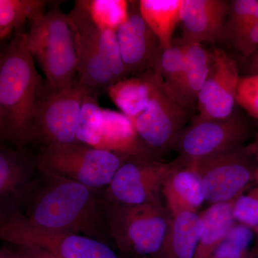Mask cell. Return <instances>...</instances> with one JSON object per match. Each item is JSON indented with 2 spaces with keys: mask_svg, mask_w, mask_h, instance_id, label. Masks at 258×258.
<instances>
[{
  "mask_svg": "<svg viewBox=\"0 0 258 258\" xmlns=\"http://www.w3.org/2000/svg\"><path fill=\"white\" fill-rule=\"evenodd\" d=\"M0 258H23L11 245L0 248Z\"/></svg>",
  "mask_w": 258,
  "mask_h": 258,
  "instance_id": "e575fe53",
  "label": "cell"
},
{
  "mask_svg": "<svg viewBox=\"0 0 258 258\" xmlns=\"http://www.w3.org/2000/svg\"><path fill=\"white\" fill-rule=\"evenodd\" d=\"M93 23L103 30L116 32L128 20L129 3L125 0H83Z\"/></svg>",
  "mask_w": 258,
  "mask_h": 258,
  "instance_id": "4316f807",
  "label": "cell"
},
{
  "mask_svg": "<svg viewBox=\"0 0 258 258\" xmlns=\"http://www.w3.org/2000/svg\"><path fill=\"white\" fill-rule=\"evenodd\" d=\"M250 69L253 74H258V51L251 56Z\"/></svg>",
  "mask_w": 258,
  "mask_h": 258,
  "instance_id": "d590c367",
  "label": "cell"
},
{
  "mask_svg": "<svg viewBox=\"0 0 258 258\" xmlns=\"http://www.w3.org/2000/svg\"><path fill=\"white\" fill-rule=\"evenodd\" d=\"M26 33L30 53L40 64L51 91L67 87L78 73L75 32L69 15L59 8L42 12L30 20Z\"/></svg>",
  "mask_w": 258,
  "mask_h": 258,
  "instance_id": "3957f363",
  "label": "cell"
},
{
  "mask_svg": "<svg viewBox=\"0 0 258 258\" xmlns=\"http://www.w3.org/2000/svg\"><path fill=\"white\" fill-rule=\"evenodd\" d=\"M236 102L251 116L258 119V74L240 78Z\"/></svg>",
  "mask_w": 258,
  "mask_h": 258,
  "instance_id": "4dcf8cb0",
  "label": "cell"
},
{
  "mask_svg": "<svg viewBox=\"0 0 258 258\" xmlns=\"http://www.w3.org/2000/svg\"><path fill=\"white\" fill-rule=\"evenodd\" d=\"M182 0H141L140 15L155 34L161 49L172 45V37L181 20Z\"/></svg>",
  "mask_w": 258,
  "mask_h": 258,
  "instance_id": "44dd1931",
  "label": "cell"
},
{
  "mask_svg": "<svg viewBox=\"0 0 258 258\" xmlns=\"http://www.w3.org/2000/svg\"><path fill=\"white\" fill-rule=\"evenodd\" d=\"M229 40L242 55L251 57L258 51V23L240 30Z\"/></svg>",
  "mask_w": 258,
  "mask_h": 258,
  "instance_id": "1f68e13d",
  "label": "cell"
},
{
  "mask_svg": "<svg viewBox=\"0 0 258 258\" xmlns=\"http://www.w3.org/2000/svg\"><path fill=\"white\" fill-rule=\"evenodd\" d=\"M172 163L153 158H134L120 166L103 189L107 202L125 205L159 203L163 181Z\"/></svg>",
  "mask_w": 258,
  "mask_h": 258,
  "instance_id": "7c38bea8",
  "label": "cell"
},
{
  "mask_svg": "<svg viewBox=\"0 0 258 258\" xmlns=\"http://www.w3.org/2000/svg\"><path fill=\"white\" fill-rule=\"evenodd\" d=\"M47 3L45 0H0V42L43 12Z\"/></svg>",
  "mask_w": 258,
  "mask_h": 258,
  "instance_id": "484cf974",
  "label": "cell"
},
{
  "mask_svg": "<svg viewBox=\"0 0 258 258\" xmlns=\"http://www.w3.org/2000/svg\"><path fill=\"white\" fill-rule=\"evenodd\" d=\"M185 42L172 44L169 48L160 49L153 67L162 80L167 92L176 100L185 69Z\"/></svg>",
  "mask_w": 258,
  "mask_h": 258,
  "instance_id": "d4e9b609",
  "label": "cell"
},
{
  "mask_svg": "<svg viewBox=\"0 0 258 258\" xmlns=\"http://www.w3.org/2000/svg\"><path fill=\"white\" fill-rule=\"evenodd\" d=\"M103 189L40 170L19 211L37 227L87 236L108 244Z\"/></svg>",
  "mask_w": 258,
  "mask_h": 258,
  "instance_id": "6da1fadb",
  "label": "cell"
},
{
  "mask_svg": "<svg viewBox=\"0 0 258 258\" xmlns=\"http://www.w3.org/2000/svg\"><path fill=\"white\" fill-rule=\"evenodd\" d=\"M6 141H9V133L5 121L4 115L0 108V144H3Z\"/></svg>",
  "mask_w": 258,
  "mask_h": 258,
  "instance_id": "836d02e7",
  "label": "cell"
},
{
  "mask_svg": "<svg viewBox=\"0 0 258 258\" xmlns=\"http://www.w3.org/2000/svg\"><path fill=\"white\" fill-rule=\"evenodd\" d=\"M128 159L78 142L44 146L37 156L40 170L101 190L109 185Z\"/></svg>",
  "mask_w": 258,
  "mask_h": 258,
  "instance_id": "5b68a950",
  "label": "cell"
},
{
  "mask_svg": "<svg viewBox=\"0 0 258 258\" xmlns=\"http://www.w3.org/2000/svg\"><path fill=\"white\" fill-rule=\"evenodd\" d=\"M185 42V69L176 101L186 108H192L198 103L199 93L206 81L212 62V52L202 44Z\"/></svg>",
  "mask_w": 258,
  "mask_h": 258,
  "instance_id": "ffe728a7",
  "label": "cell"
},
{
  "mask_svg": "<svg viewBox=\"0 0 258 258\" xmlns=\"http://www.w3.org/2000/svg\"><path fill=\"white\" fill-rule=\"evenodd\" d=\"M37 171V156L0 144V215L19 210Z\"/></svg>",
  "mask_w": 258,
  "mask_h": 258,
  "instance_id": "5bb4252c",
  "label": "cell"
},
{
  "mask_svg": "<svg viewBox=\"0 0 258 258\" xmlns=\"http://www.w3.org/2000/svg\"><path fill=\"white\" fill-rule=\"evenodd\" d=\"M45 86L29 50L26 33L19 32L0 53V108L10 142L16 147L32 142L35 111Z\"/></svg>",
  "mask_w": 258,
  "mask_h": 258,
  "instance_id": "7a4b0ae2",
  "label": "cell"
},
{
  "mask_svg": "<svg viewBox=\"0 0 258 258\" xmlns=\"http://www.w3.org/2000/svg\"><path fill=\"white\" fill-rule=\"evenodd\" d=\"M203 229V220L195 212L171 216L160 248L152 258H195Z\"/></svg>",
  "mask_w": 258,
  "mask_h": 258,
  "instance_id": "ac0fdd59",
  "label": "cell"
},
{
  "mask_svg": "<svg viewBox=\"0 0 258 258\" xmlns=\"http://www.w3.org/2000/svg\"><path fill=\"white\" fill-rule=\"evenodd\" d=\"M161 192L171 216L183 212L197 213L205 201L203 181L198 173L181 159L179 162L172 163L163 181Z\"/></svg>",
  "mask_w": 258,
  "mask_h": 258,
  "instance_id": "e0dca14e",
  "label": "cell"
},
{
  "mask_svg": "<svg viewBox=\"0 0 258 258\" xmlns=\"http://www.w3.org/2000/svg\"><path fill=\"white\" fill-rule=\"evenodd\" d=\"M254 148V154H255L256 159L258 161V142L257 143L253 144Z\"/></svg>",
  "mask_w": 258,
  "mask_h": 258,
  "instance_id": "8d00e7d4",
  "label": "cell"
},
{
  "mask_svg": "<svg viewBox=\"0 0 258 258\" xmlns=\"http://www.w3.org/2000/svg\"><path fill=\"white\" fill-rule=\"evenodd\" d=\"M253 144L199 159H183L203 181L205 201L213 204L232 201L244 193L253 181Z\"/></svg>",
  "mask_w": 258,
  "mask_h": 258,
  "instance_id": "9c48e42d",
  "label": "cell"
},
{
  "mask_svg": "<svg viewBox=\"0 0 258 258\" xmlns=\"http://www.w3.org/2000/svg\"><path fill=\"white\" fill-rule=\"evenodd\" d=\"M69 15L74 30L90 40L104 58L117 81L123 79L125 70L116 32L101 30L93 23L83 0L76 1Z\"/></svg>",
  "mask_w": 258,
  "mask_h": 258,
  "instance_id": "d6986e66",
  "label": "cell"
},
{
  "mask_svg": "<svg viewBox=\"0 0 258 258\" xmlns=\"http://www.w3.org/2000/svg\"><path fill=\"white\" fill-rule=\"evenodd\" d=\"M107 89L110 98L121 113L134 120L145 110L150 101L152 90L151 74L120 79Z\"/></svg>",
  "mask_w": 258,
  "mask_h": 258,
  "instance_id": "cb8c5ba5",
  "label": "cell"
},
{
  "mask_svg": "<svg viewBox=\"0 0 258 258\" xmlns=\"http://www.w3.org/2000/svg\"><path fill=\"white\" fill-rule=\"evenodd\" d=\"M116 35L126 74L154 66L160 45L139 9L129 10L128 20L118 29Z\"/></svg>",
  "mask_w": 258,
  "mask_h": 258,
  "instance_id": "2e32d148",
  "label": "cell"
},
{
  "mask_svg": "<svg viewBox=\"0 0 258 258\" xmlns=\"http://www.w3.org/2000/svg\"><path fill=\"white\" fill-rule=\"evenodd\" d=\"M256 23H258V0H235L230 3L224 35L230 39L237 32Z\"/></svg>",
  "mask_w": 258,
  "mask_h": 258,
  "instance_id": "f1b7e54d",
  "label": "cell"
},
{
  "mask_svg": "<svg viewBox=\"0 0 258 258\" xmlns=\"http://www.w3.org/2000/svg\"><path fill=\"white\" fill-rule=\"evenodd\" d=\"M232 212L236 222L254 231L258 225V187L247 195L242 193L237 197Z\"/></svg>",
  "mask_w": 258,
  "mask_h": 258,
  "instance_id": "f546056e",
  "label": "cell"
},
{
  "mask_svg": "<svg viewBox=\"0 0 258 258\" xmlns=\"http://www.w3.org/2000/svg\"><path fill=\"white\" fill-rule=\"evenodd\" d=\"M230 6L225 0H182L180 22L184 41L201 44L223 37Z\"/></svg>",
  "mask_w": 258,
  "mask_h": 258,
  "instance_id": "9a60e30c",
  "label": "cell"
},
{
  "mask_svg": "<svg viewBox=\"0 0 258 258\" xmlns=\"http://www.w3.org/2000/svg\"><path fill=\"white\" fill-rule=\"evenodd\" d=\"M254 231L236 222L210 258H251Z\"/></svg>",
  "mask_w": 258,
  "mask_h": 258,
  "instance_id": "83f0119b",
  "label": "cell"
},
{
  "mask_svg": "<svg viewBox=\"0 0 258 258\" xmlns=\"http://www.w3.org/2000/svg\"><path fill=\"white\" fill-rule=\"evenodd\" d=\"M104 201L108 234L122 255L154 257L162 244L171 218L161 202L125 205Z\"/></svg>",
  "mask_w": 258,
  "mask_h": 258,
  "instance_id": "277c9868",
  "label": "cell"
},
{
  "mask_svg": "<svg viewBox=\"0 0 258 258\" xmlns=\"http://www.w3.org/2000/svg\"><path fill=\"white\" fill-rule=\"evenodd\" d=\"M11 246L23 258H61L48 251L35 246Z\"/></svg>",
  "mask_w": 258,
  "mask_h": 258,
  "instance_id": "d6a6232c",
  "label": "cell"
},
{
  "mask_svg": "<svg viewBox=\"0 0 258 258\" xmlns=\"http://www.w3.org/2000/svg\"><path fill=\"white\" fill-rule=\"evenodd\" d=\"M152 90L147 108L133 122L137 134L152 152L174 147L189 117V109L181 105L164 88L160 76L151 74Z\"/></svg>",
  "mask_w": 258,
  "mask_h": 258,
  "instance_id": "30bf717a",
  "label": "cell"
},
{
  "mask_svg": "<svg viewBox=\"0 0 258 258\" xmlns=\"http://www.w3.org/2000/svg\"><path fill=\"white\" fill-rule=\"evenodd\" d=\"M235 200L213 204L200 214L204 229L195 258H210L235 225L232 210Z\"/></svg>",
  "mask_w": 258,
  "mask_h": 258,
  "instance_id": "603a6c76",
  "label": "cell"
},
{
  "mask_svg": "<svg viewBox=\"0 0 258 258\" xmlns=\"http://www.w3.org/2000/svg\"><path fill=\"white\" fill-rule=\"evenodd\" d=\"M254 181H255L258 184V166L256 169L255 172H254Z\"/></svg>",
  "mask_w": 258,
  "mask_h": 258,
  "instance_id": "74e56055",
  "label": "cell"
},
{
  "mask_svg": "<svg viewBox=\"0 0 258 258\" xmlns=\"http://www.w3.org/2000/svg\"><path fill=\"white\" fill-rule=\"evenodd\" d=\"M240 79L235 60L225 51L215 49L208 77L199 93V114L193 122L222 119L232 115Z\"/></svg>",
  "mask_w": 258,
  "mask_h": 258,
  "instance_id": "4fadbf2b",
  "label": "cell"
},
{
  "mask_svg": "<svg viewBox=\"0 0 258 258\" xmlns=\"http://www.w3.org/2000/svg\"><path fill=\"white\" fill-rule=\"evenodd\" d=\"M92 94L81 110L78 143L126 158H152L132 120L123 113L101 108Z\"/></svg>",
  "mask_w": 258,
  "mask_h": 258,
  "instance_id": "52a82bcc",
  "label": "cell"
},
{
  "mask_svg": "<svg viewBox=\"0 0 258 258\" xmlns=\"http://www.w3.org/2000/svg\"><path fill=\"white\" fill-rule=\"evenodd\" d=\"M249 135L248 121L235 111L222 119L192 122L181 132L174 147L181 159H199L240 147Z\"/></svg>",
  "mask_w": 258,
  "mask_h": 258,
  "instance_id": "8fae6325",
  "label": "cell"
},
{
  "mask_svg": "<svg viewBox=\"0 0 258 258\" xmlns=\"http://www.w3.org/2000/svg\"><path fill=\"white\" fill-rule=\"evenodd\" d=\"M79 81L91 91L108 88L117 79L92 42L75 31Z\"/></svg>",
  "mask_w": 258,
  "mask_h": 258,
  "instance_id": "7402d4cb",
  "label": "cell"
},
{
  "mask_svg": "<svg viewBox=\"0 0 258 258\" xmlns=\"http://www.w3.org/2000/svg\"><path fill=\"white\" fill-rule=\"evenodd\" d=\"M92 93L79 79L57 91L45 86L35 111L32 142L42 147L77 142L83 103Z\"/></svg>",
  "mask_w": 258,
  "mask_h": 258,
  "instance_id": "ba28073f",
  "label": "cell"
},
{
  "mask_svg": "<svg viewBox=\"0 0 258 258\" xmlns=\"http://www.w3.org/2000/svg\"><path fill=\"white\" fill-rule=\"evenodd\" d=\"M0 240L11 245L35 246L61 258H123L103 241L37 227L19 210L0 215Z\"/></svg>",
  "mask_w": 258,
  "mask_h": 258,
  "instance_id": "8992f818",
  "label": "cell"
},
{
  "mask_svg": "<svg viewBox=\"0 0 258 258\" xmlns=\"http://www.w3.org/2000/svg\"><path fill=\"white\" fill-rule=\"evenodd\" d=\"M254 232H255V233L257 234V236L258 237V225L257 227H256L255 230H254Z\"/></svg>",
  "mask_w": 258,
  "mask_h": 258,
  "instance_id": "f35d334b",
  "label": "cell"
}]
</instances>
